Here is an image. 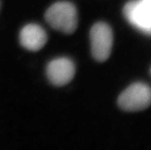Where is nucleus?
I'll use <instances>...</instances> for the list:
<instances>
[{
	"mask_svg": "<svg viewBox=\"0 0 151 150\" xmlns=\"http://www.w3.org/2000/svg\"><path fill=\"white\" fill-rule=\"evenodd\" d=\"M45 19L53 29L66 34H71L78 25V14L75 6L70 2L55 3L47 10Z\"/></svg>",
	"mask_w": 151,
	"mask_h": 150,
	"instance_id": "nucleus-1",
	"label": "nucleus"
},
{
	"mask_svg": "<svg viewBox=\"0 0 151 150\" xmlns=\"http://www.w3.org/2000/svg\"><path fill=\"white\" fill-rule=\"evenodd\" d=\"M151 103V89L144 84H134L127 88L118 98V105L126 111H140Z\"/></svg>",
	"mask_w": 151,
	"mask_h": 150,
	"instance_id": "nucleus-2",
	"label": "nucleus"
},
{
	"mask_svg": "<svg viewBox=\"0 0 151 150\" xmlns=\"http://www.w3.org/2000/svg\"><path fill=\"white\" fill-rule=\"evenodd\" d=\"M90 39L94 58L100 62L105 61L111 55L113 45V34L111 28L105 23H97L91 30Z\"/></svg>",
	"mask_w": 151,
	"mask_h": 150,
	"instance_id": "nucleus-3",
	"label": "nucleus"
},
{
	"mask_svg": "<svg viewBox=\"0 0 151 150\" xmlns=\"http://www.w3.org/2000/svg\"><path fill=\"white\" fill-rule=\"evenodd\" d=\"M125 17L135 28L151 34V6L143 0L131 1L124 9Z\"/></svg>",
	"mask_w": 151,
	"mask_h": 150,
	"instance_id": "nucleus-4",
	"label": "nucleus"
},
{
	"mask_svg": "<svg viewBox=\"0 0 151 150\" xmlns=\"http://www.w3.org/2000/svg\"><path fill=\"white\" fill-rule=\"evenodd\" d=\"M47 77L55 86H64L71 81L75 74V67L71 60L58 58L51 61L47 67Z\"/></svg>",
	"mask_w": 151,
	"mask_h": 150,
	"instance_id": "nucleus-5",
	"label": "nucleus"
},
{
	"mask_svg": "<svg viewBox=\"0 0 151 150\" xmlns=\"http://www.w3.org/2000/svg\"><path fill=\"white\" fill-rule=\"evenodd\" d=\"M22 45L29 51H36L44 47L47 42V35L42 27L35 24L25 26L20 32Z\"/></svg>",
	"mask_w": 151,
	"mask_h": 150,
	"instance_id": "nucleus-6",
	"label": "nucleus"
},
{
	"mask_svg": "<svg viewBox=\"0 0 151 150\" xmlns=\"http://www.w3.org/2000/svg\"><path fill=\"white\" fill-rule=\"evenodd\" d=\"M144 2H146L147 4H148L149 6H151V0H143Z\"/></svg>",
	"mask_w": 151,
	"mask_h": 150,
	"instance_id": "nucleus-7",
	"label": "nucleus"
}]
</instances>
